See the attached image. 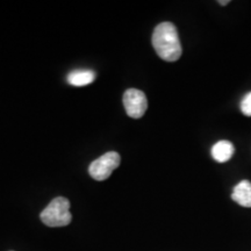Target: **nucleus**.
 Here are the masks:
<instances>
[{
  "instance_id": "39448f33",
  "label": "nucleus",
  "mask_w": 251,
  "mask_h": 251,
  "mask_svg": "<svg viewBox=\"0 0 251 251\" xmlns=\"http://www.w3.org/2000/svg\"><path fill=\"white\" fill-rule=\"evenodd\" d=\"M231 199L243 207H251V183L248 180L240 181L234 187Z\"/></svg>"
},
{
  "instance_id": "f257e3e1",
  "label": "nucleus",
  "mask_w": 251,
  "mask_h": 251,
  "mask_svg": "<svg viewBox=\"0 0 251 251\" xmlns=\"http://www.w3.org/2000/svg\"><path fill=\"white\" fill-rule=\"evenodd\" d=\"M152 47L163 61L176 62L181 56V45L177 28L171 23H162L153 29Z\"/></svg>"
},
{
  "instance_id": "423d86ee",
  "label": "nucleus",
  "mask_w": 251,
  "mask_h": 251,
  "mask_svg": "<svg viewBox=\"0 0 251 251\" xmlns=\"http://www.w3.org/2000/svg\"><path fill=\"white\" fill-rule=\"evenodd\" d=\"M234 155V146L229 141H219L212 148V157L219 163H226Z\"/></svg>"
},
{
  "instance_id": "0eeeda50",
  "label": "nucleus",
  "mask_w": 251,
  "mask_h": 251,
  "mask_svg": "<svg viewBox=\"0 0 251 251\" xmlns=\"http://www.w3.org/2000/svg\"><path fill=\"white\" fill-rule=\"evenodd\" d=\"M96 79V74L91 70H78L69 74L68 81L74 86H85L93 83Z\"/></svg>"
},
{
  "instance_id": "1a4fd4ad",
  "label": "nucleus",
  "mask_w": 251,
  "mask_h": 251,
  "mask_svg": "<svg viewBox=\"0 0 251 251\" xmlns=\"http://www.w3.org/2000/svg\"><path fill=\"white\" fill-rule=\"evenodd\" d=\"M220 4H221L222 6H226L227 4H229V0H226V1H219Z\"/></svg>"
},
{
  "instance_id": "7ed1b4c3",
  "label": "nucleus",
  "mask_w": 251,
  "mask_h": 251,
  "mask_svg": "<svg viewBox=\"0 0 251 251\" xmlns=\"http://www.w3.org/2000/svg\"><path fill=\"white\" fill-rule=\"evenodd\" d=\"M120 155L115 151H109L103 153L101 157L91 163L89 168V174L93 179L102 181L107 179L112 172L120 165Z\"/></svg>"
},
{
  "instance_id": "20e7f679",
  "label": "nucleus",
  "mask_w": 251,
  "mask_h": 251,
  "mask_svg": "<svg viewBox=\"0 0 251 251\" xmlns=\"http://www.w3.org/2000/svg\"><path fill=\"white\" fill-rule=\"evenodd\" d=\"M124 106L126 113L133 119L142 118L148 108L146 94L137 89H129L124 94Z\"/></svg>"
},
{
  "instance_id": "f03ea898",
  "label": "nucleus",
  "mask_w": 251,
  "mask_h": 251,
  "mask_svg": "<svg viewBox=\"0 0 251 251\" xmlns=\"http://www.w3.org/2000/svg\"><path fill=\"white\" fill-rule=\"evenodd\" d=\"M40 219L48 227H65L70 224L72 220L70 202L64 197L55 198L41 212Z\"/></svg>"
},
{
  "instance_id": "6e6552de",
  "label": "nucleus",
  "mask_w": 251,
  "mask_h": 251,
  "mask_svg": "<svg viewBox=\"0 0 251 251\" xmlns=\"http://www.w3.org/2000/svg\"><path fill=\"white\" fill-rule=\"evenodd\" d=\"M241 111L246 117H251V92L248 93L241 102Z\"/></svg>"
}]
</instances>
